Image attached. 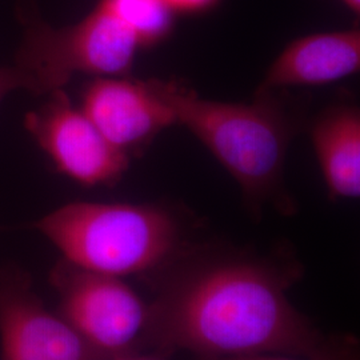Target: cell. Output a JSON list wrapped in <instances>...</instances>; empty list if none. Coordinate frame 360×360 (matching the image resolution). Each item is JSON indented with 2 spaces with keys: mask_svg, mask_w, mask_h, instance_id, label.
<instances>
[{
  "mask_svg": "<svg viewBox=\"0 0 360 360\" xmlns=\"http://www.w3.org/2000/svg\"><path fill=\"white\" fill-rule=\"evenodd\" d=\"M295 272L267 259L221 257L190 264L148 304L143 346L202 360L311 355L331 340L288 297Z\"/></svg>",
  "mask_w": 360,
  "mask_h": 360,
  "instance_id": "cell-1",
  "label": "cell"
},
{
  "mask_svg": "<svg viewBox=\"0 0 360 360\" xmlns=\"http://www.w3.org/2000/svg\"><path fill=\"white\" fill-rule=\"evenodd\" d=\"M172 111L175 123L191 131L239 184L251 208L272 205L291 212L284 162L294 124L264 91L252 103L208 101L176 82L148 80Z\"/></svg>",
  "mask_w": 360,
  "mask_h": 360,
  "instance_id": "cell-2",
  "label": "cell"
},
{
  "mask_svg": "<svg viewBox=\"0 0 360 360\" xmlns=\"http://www.w3.org/2000/svg\"><path fill=\"white\" fill-rule=\"evenodd\" d=\"M35 227L68 263L117 278L159 269L180 245L176 219L153 205L75 202Z\"/></svg>",
  "mask_w": 360,
  "mask_h": 360,
  "instance_id": "cell-3",
  "label": "cell"
},
{
  "mask_svg": "<svg viewBox=\"0 0 360 360\" xmlns=\"http://www.w3.org/2000/svg\"><path fill=\"white\" fill-rule=\"evenodd\" d=\"M141 46L123 23L99 0L72 26H50L40 20L26 30L15 67L26 79V90H62L77 74L123 77L134 65Z\"/></svg>",
  "mask_w": 360,
  "mask_h": 360,
  "instance_id": "cell-4",
  "label": "cell"
},
{
  "mask_svg": "<svg viewBox=\"0 0 360 360\" xmlns=\"http://www.w3.org/2000/svg\"><path fill=\"white\" fill-rule=\"evenodd\" d=\"M51 282L60 299V315L92 347L112 360L141 351L148 304L123 278L63 260L52 271Z\"/></svg>",
  "mask_w": 360,
  "mask_h": 360,
  "instance_id": "cell-5",
  "label": "cell"
},
{
  "mask_svg": "<svg viewBox=\"0 0 360 360\" xmlns=\"http://www.w3.org/2000/svg\"><path fill=\"white\" fill-rule=\"evenodd\" d=\"M25 126L56 168L83 186L111 184L129 168V155L104 138L63 89L50 92L49 102L30 112Z\"/></svg>",
  "mask_w": 360,
  "mask_h": 360,
  "instance_id": "cell-6",
  "label": "cell"
},
{
  "mask_svg": "<svg viewBox=\"0 0 360 360\" xmlns=\"http://www.w3.org/2000/svg\"><path fill=\"white\" fill-rule=\"evenodd\" d=\"M3 360H112L47 309L19 272L0 271Z\"/></svg>",
  "mask_w": 360,
  "mask_h": 360,
  "instance_id": "cell-7",
  "label": "cell"
},
{
  "mask_svg": "<svg viewBox=\"0 0 360 360\" xmlns=\"http://www.w3.org/2000/svg\"><path fill=\"white\" fill-rule=\"evenodd\" d=\"M82 111L117 150H141L175 123L167 104L148 80L101 77L84 91Z\"/></svg>",
  "mask_w": 360,
  "mask_h": 360,
  "instance_id": "cell-8",
  "label": "cell"
},
{
  "mask_svg": "<svg viewBox=\"0 0 360 360\" xmlns=\"http://www.w3.org/2000/svg\"><path fill=\"white\" fill-rule=\"evenodd\" d=\"M360 68V31L319 32L291 41L270 65L262 91L291 86H324Z\"/></svg>",
  "mask_w": 360,
  "mask_h": 360,
  "instance_id": "cell-9",
  "label": "cell"
},
{
  "mask_svg": "<svg viewBox=\"0 0 360 360\" xmlns=\"http://www.w3.org/2000/svg\"><path fill=\"white\" fill-rule=\"evenodd\" d=\"M311 142L323 179L334 199L360 196V114L355 107H335L312 126Z\"/></svg>",
  "mask_w": 360,
  "mask_h": 360,
  "instance_id": "cell-10",
  "label": "cell"
},
{
  "mask_svg": "<svg viewBox=\"0 0 360 360\" xmlns=\"http://www.w3.org/2000/svg\"><path fill=\"white\" fill-rule=\"evenodd\" d=\"M136 39L141 49L167 38L175 15L166 0H101Z\"/></svg>",
  "mask_w": 360,
  "mask_h": 360,
  "instance_id": "cell-11",
  "label": "cell"
},
{
  "mask_svg": "<svg viewBox=\"0 0 360 360\" xmlns=\"http://www.w3.org/2000/svg\"><path fill=\"white\" fill-rule=\"evenodd\" d=\"M214 360H358L355 342H334L311 355H287V354H259Z\"/></svg>",
  "mask_w": 360,
  "mask_h": 360,
  "instance_id": "cell-12",
  "label": "cell"
},
{
  "mask_svg": "<svg viewBox=\"0 0 360 360\" xmlns=\"http://www.w3.org/2000/svg\"><path fill=\"white\" fill-rule=\"evenodd\" d=\"M19 89H27L26 79L23 74L13 67H0V102L10 92Z\"/></svg>",
  "mask_w": 360,
  "mask_h": 360,
  "instance_id": "cell-13",
  "label": "cell"
},
{
  "mask_svg": "<svg viewBox=\"0 0 360 360\" xmlns=\"http://www.w3.org/2000/svg\"><path fill=\"white\" fill-rule=\"evenodd\" d=\"M175 13L196 15L205 13L215 8L220 0H166Z\"/></svg>",
  "mask_w": 360,
  "mask_h": 360,
  "instance_id": "cell-14",
  "label": "cell"
},
{
  "mask_svg": "<svg viewBox=\"0 0 360 360\" xmlns=\"http://www.w3.org/2000/svg\"><path fill=\"white\" fill-rule=\"evenodd\" d=\"M116 360H168V358L166 352L154 349L153 352L138 351V352L129 354L127 356H123V358H119V359Z\"/></svg>",
  "mask_w": 360,
  "mask_h": 360,
  "instance_id": "cell-15",
  "label": "cell"
},
{
  "mask_svg": "<svg viewBox=\"0 0 360 360\" xmlns=\"http://www.w3.org/2000/svg\"><path fill=\"white\" fill-rule=\"evenodd\" d=\"M346 7H347L348 10L351 11V13H356V15H359L360 13V0H340Z\"/></svg>",
  "mask_w": 360,
  "mask_h": 360,
  "instance_id": "cell-16",
  "label": "cell"
}]
</instances>
